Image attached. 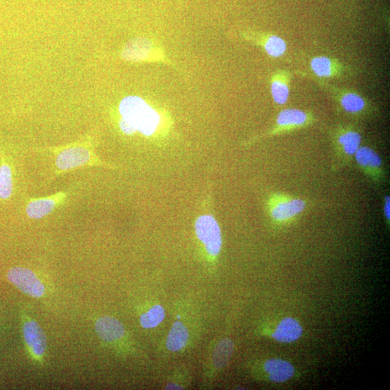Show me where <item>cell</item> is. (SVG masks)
Segmentation results:
<instances>
[{
	"label": "cell",
	"instance_id": "obj_21",
	"mask_svg": "<svg viewBox=\"0 0 390 390\" xmlns=\"http://www.w3.org/2000/svg\"><path fill=\"white\" fill-rule=\"evenodd\" d=\"M164 318V309L161 305H155L140 316L139 322L144 329H151L161 324Z\"/></svg>",
	"mask_w": 390,
	"mask_h": 390
},
{
	"label": "cell",
	"instance_id": "obj_1",
	"mask_svg": "<svg viewBox=\"0 0 390 390\" xmlns=\"http://www.w3.org/2000/svg\"><path fill=\"white\" fill-rule=\"evenodd\" d=\"M119 128L124 134L132 135L139 133L145 136L153 135L158 130L161 117L145 100L130 96L121 100L119 106Z\"/></svg>",
	"mask_w": 390,
	"mask_h": 390
},
{
	"label": "cell",
	"instance_id": "obj_6",
	"mask_svg": "<svg viewBox=\"0 0 390 390\" xmlns=\"http://www.w3.org/2000/svg\"><path fill=\"white\" fill-rule=\"evenodd\" d=\"M307 208L306 199L283 193L271 194L266 202L267 213L272 222L277 225L294 222Z\"/></svg>",
	"mask_w": 390,
	"mask_h": 390
},
{
	"label": "cell",
	"instance_id": "obj_19",
	"mask_svg": "<svg viewBox=\"0 0 390 390\" xmlns=\"http://www.w3.org/2000/svg\"><path fill=\"white\" fill-rule=\"evenodd\" d=\"M190 333L186 326L179 321L175 322L166 338V348L171 352L182 350L189 340Z\"/></svg>",
	"mask_w": 390,
	"mask_h": 390
},
{
	"label": "cell",
	"instance_id": "obj_17",
	"mask_svg": "<svg viewBox=\"0 0 390 390\" xmlns=\"http://www.w3.org/2000/svg\"><path fill=\"white\" fill-rule=\"evenodd\" d=\"M264 368L270 380L273 382H285L294 376V368L291 364L280 358H272L265 363Z\"/></svg>",
	"mask_w": 390,
	"mask_h": 390
},
{
	"label": "cell",
	"instance_id": "obj_22",
	"mask_svg": "<svg viewBox=\"0 0 390 390\" xmlns=\"http://www.w3.org/2000/svg\"><path fill=\"white\" fill-rule=\"evenodd\" d=\"M384 215L385 217L386 223L389 225L390 222V197L385 196L384 199Z\"/></svg>",
	"mask_w": 390,
	"mask_h": 390
},
{
	"label": "cell",
	"instance_id": "obj_12",
	"mask_svg": "<svg viewBox=\"0 0 390 390\" xmlns=\"http://www.w3.org/2000/svg\"><path fill=\"white\" fill-rule=\"evenodd\" d=\"M23 335L31 357L43 363L48 341L41 326L35 320L26 318L23 324Z\"/></svg>",
	"mask_w": 390,
	"mask_h": 390
},
{
	"label": "cell",
	"instance_id": "obj_2",
	"mask_svg": "<svg viewBox=\"0 0 390 390\" xmlns=\"http://www.w3.org/2000/svg\"><path fill=\"white\" fill-rule=\"evenodd\" d=\"M310 77L330 96L337 111L340 114L358 120L371 119L379 114L377 104L360 92L351 88L333 85L314 76Z\"/></svg>",
	"mask_w": 390,
	"mask_h": 390
},
{
	"label": "cell",
	"instance_id": "obj_20",
	"mask_svg": "<svg viewBox=\"0 0 390 390\" xmlns=\"http://www.w3.org/2000/svg\"><path fill=\"white\" fill-rule=\"evenodd\" d=\"M233 343L231 340L225 338L220 341L213 353V365L216 369L225 367L233 352Z\"/></svg>",
	"mask_w": 390,
	"mask_h": 390
},
{
	"label": "cell",
	"instance_id": "obj_18",
	"mask_svg": "<svg viewBox=\"0 0 390 390\" xmlns=\"http://www.w3.org/2000/svg\"><path fill=\"white\" fill-rule=\"evenodd\" d=\"M14 182L11 165L6 153L0 150V201L9 199L13 193Z\"/></svg>",
	"mask_w": 390,
	"mask_h": 390
},
{
	"label": "cell",
	"instance_id": "obj_8",
	"mask_svg": "<svg viewBox=\"0 0 390 390\" xmlns=\"http://www.w3.org/2000/svg\"><path fill=\"white\" fill-rule=\"evenodd\" d=\"M199 241L204 246L208 255L216 257L221 253L222 235L220 224L211 215H202L197 218L195 225Z\"/></svg>",
	"mask_w": 390,
	"mask_h": 390
},
{
	"label": "cell",
	"instance_id": "obj_11",
	"mask_svg": "<svg viewBox=\"0 0 390 390\" xmlns=\"http://www.w3.org/2000/svg\"><path fill=\"white\" fill-rule=\"evenodd\" d=\"M242 37L249 43L259 46L265 54L273 59L284 57L288 49L286 41L273 34L260 31H243Z\"/></svg>",
	"mask_w": 390,
	"mask_h": 390
},
{
	"label": "cell",
	"instance_id": "obj_4",
	"mask_svg": "<svg viewBox=\"0 0 390 390\" xmlns=\"http://www.w3.org/2000/svg\"><path fill=\"white\" fill-rule=\"evenodd\" d=\"M331 142L333 150V173L350 166L362 146L361 130L353 123H339L331 130Z\"/></svg>",
	"mask_w": 390,
	"mask_h": 390
},
{
	"label": "cell",
	"instance_id": "obj_15",
	"mask_svg": "<svg viewBox=\"0 0 390 390\" xmlns=\"http://www.w3.org/2000/svg\"><path fill=\"white\" fill-rule=\"evenodd\" d=\"M99 337L104 342L113 343L123 338L126 329L117 319L104 316L100 318L95 324Z\"/></svg>",
	"mask_w": 390,
	"mask_h": 390
},
{
	"label": "cell",
	"instance_id": "obj_10",
	"mask_svg": "<svg viewBox=\"0 0 390 390\" xmlns=\"http://www.w3.org/2000/svg\"><path fill=\"white\" fill-rule=\"evenodd\" d=\"M7 277L11 284L30 298H42L46 293L41 280L30 269L14 267L8 272Z\"/></svg>",
	"mask_w": 390,
	"mask_h": 390
},
{
	"label": "cell",
	"instance_id": "obj_9",
	"mask_svg": "<svg viewBox=\"0 0 390 390\" xmlns=\"http://www.w3.org/2000/svg\"><path fill=\"white\" fill-rule=\"evenodd\" d=\"M354 161L364 175L374 185L385 184L387 176L383 161L376 150L361 146L355 155Z\"/></svg>",
	"mask_w": 390,
	"mask_h": 390
},
{
	"label": "cell",
	"instance_id": "obj_3",
	"mask_svg": "<svg viewBox=\"0 0 390 390\" xmlns=\"http://www.w3.org/2000/svg\"><path fill=\"white\" fill-rule=\"evenodd\" d=\"M46 150L56 156L57 175H61L69 171L84 167L99 166L112 169L117 168L116 166L105 162L99 157L95 151V147L89 139Z\"/></svg>",
	"mask_w": 390,
	"mask_h": 390
},
{
	"label": "cell",
	"instance_id": "obj_7",
	"mask_svg": "<svg viewBox=\"0 0 390 390\" xmlns=\"http://www.w3.org/2000/svg\"><path fill=\"white\" fill-rule=\"evenodd\" d=\"M309 68L311 73L319 79H342L351 77L358 73V70L340 59L325 56L318 55L312 57L309 61Z\"/></svg>",
	"mask_w": 390,
	"mask_h": 390
},
{
	"label": "cell",
	"instance_id": "obj_14",
	"mask_svg": "<svg viewBox=\"0 0 390 390\" xmlns=\"http://www.w3.org/2000/svg\"><path fill=\"white\" fill-rule=\"evenodd\" d=\"M292 79V72L286 69L278 68L272 74L270 89L273 102L277 106H284L288 103Z\"/></svg>",
	"mask_w": 390,
	"mask_h": 390
},
{
	"label": "cell",
	"instance_id": "obj_13",
	"mask_svg": "<svg viewBox=\"0 0 390 390\" xmlns=\"http://www.w3.org/2000/svg\"><path fill=\"white\" fill-rule=\"evenodd\" d=\"M68 195L66 192H59L49 197L30 198L27 202L26 213L31 220H41L64 204Z\"/></svg>",
	"mask_w": 390,
	"mask_h": 390
},
{
	"label": "cell",
	"instance_id": "obj_16",
	"mask_svg": "<svg viewBox=\"0 0 390 390\" xmlns=\"http://www.w3.org/2000/svg\"><path fill=\"white\" fill-rule=\"evenodd\" d=\"M301 324L292 318H286L278 324L272 337L277 342L290 343L298 340L302 335Z\"/></svg>",
	"mask_w": 390,
	"mask_h": 390
},
{
	"label": "cell",
	"instance_id": "obj_5",
	"mask_svg": "<svg viewBox=\"0 0 390 390\" xmlns=\"http://www.w3.org/2000/svg\"><path fill=\"white\" fill-rule=\"evenodd\" d=\"M317 121L313 112L289 108L280 111L272 128L259 135L246 140L244 146H252L261 140L309 128Z\"/></svg>",
	"mask_w": 390,
	"mask_h": 390
}]
</instances>
